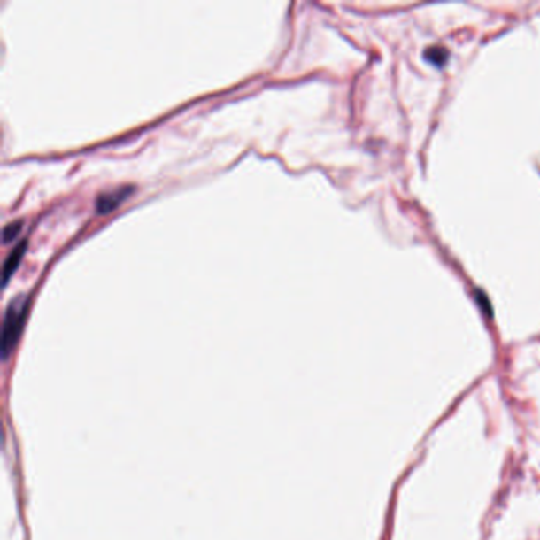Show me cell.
<instances>
[{"mask_svg": "<svg viewBox=\"0 0 540 540\" xmlns=\"http://www.w3.org/2000/svg\"><path fill=\"white\" fill-rule=\"evenodd\" d=\"M26 249H27V241H21L19 244H16L15 249L7 257L5 266H4V282L5 284H7L8 279L12 278V274L18 270V266L26 254Z\"/></svg>", "mask_w": 540, "mask_h": 540, "instance_id": "3", "label": "cell"}, {"mask_svg": "<svg viewBox=\"0 0 540 540\" xmlns=\"http://www.w3.org/2000/svg\"><path fill=\"white\" fill-rule=\"evenodd\" d=\"M27 309H29V298L26 295H18L8 303L5 320H4V339H2L4 357H8V353L15 349L19 335L23 331Z\"/></svg>", "mask_w": 540, "mask_h": 540, "instance_id": "1", "label": "cell"}, {"mask_svg": "<svg viewBox=\"0 0 540 540\" xmlns=\"http://www.w3.org/2000/svg\"><path fill=\"white\" fill-rule=\"evenodd\" d=\"M21 228H23V222H21V220L8 224V226L5 227V230H4V241H5V243H10V241L15 240L16 236L21 232Z\"/></svg>", "mask_w": 540, "mask_h": 540, "instance_id": "4", "label": "cell"}, {"mask_svg": "<svg viewBox=\"0 0 540 540\" xmlns=\"http://www.w3.org/2000/svg\"><path fill=\"white\" fill-rule=\"evenodd\" d=\"M427 58L433 64H439L441 66L447 59V53H445V50H443V48H431V50H428Z\"/></svg>", "mask_w": 540, "mask_h": 540, "instance_id": "5", "label": "cell"}, {"mask_svg": "<svg viewBox=\"0 0 540 540\" xmlns=\"http://www.w3.org/2000/svg\"><path fill=\"white\" fill-rule=\"evenodd\" d=\"M134 188H128V186H122V188L113 189L110 192H104L97 197V206L98 214H108L112 211L116 210L120 206V203L124 202L134 190Z\"/></svg>", "mask_w": 540, "mask_h": 540, "instance_id": "2", "label": "cell"}]
</instances>
